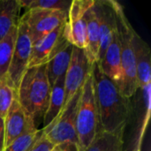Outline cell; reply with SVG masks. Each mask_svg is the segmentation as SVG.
I'll return each mask as SVG.
<instances>
[{"label":"cell","instance_id":"obj_6","mask_svg":"<svg viewBox=\"0 0 151 151\" xmlns=\"http://www.w3.org/2000/svg\"><path fill=\"white\" fill-rule=\"evenodd\" d=\"M32 44L26 19L24 16H22L19 18L17 25V36L14 43L12 61L6 75L7 82L15 90V92L17 91L24 73L28 68Z\"/></svg>","mask_w":151,"mask_h":151},{"label":"cell","instance_id":"obj_20","mask_svg":"<svg viewBox=\"0 0 151 151\" xmlns=\"http://www.w3.org/2000/svg\"><path fill=\"white\" fill-rule=\"evenodd\" d=\"M16 36L17 26L0 41V80L6 79L7 72L12 61Z\"/></svg>","mask_w":151,"mask_h":151},{"label":"cell","instance_id":"obj_3","mask_svg":"<svg viewBox=\"0 0 151 151\" xmlns=\"http://www.w3.org/2000/svg\"><path fill=\"white\" fill-rule=\"evenodd\" d=\"M114 8L116 13L117 31L120 46L121 68L123 74L119 90L126 97L131 99L138 89L136 65L132 45V31L134 27L127 18L123 6L114 1Z\"/></svg>","mask_w":151,"mask_h":151},{"label":"cell","instance_id":"obj_21","mask_svg":"<svg viewBox=\"0 0 151 151\" xmlns=\"http://www.w3.org/2000/svg\"><path fill=\"white\" fill-rule=\"evenodd\" d=\"M21 8L27 11L32 9L57 10L68 12L72 0H19Z\"/></svg>","mask_w":151,"mask_h":151},{"label":"cell","instance_id":"obj_18","mask_svg":"<svg viewBox=\"0 0 151 151\" xmlns=\"http://www.w3.org/2000/svg\"><path fill=\"white\" fill-rule=\"evenodd\" d=\"M65 105V76L59 77L50 88L47 109L43 114V127L50 126L61 113Z\"/></svg>","mask_w":151,"mask_h":151},{"label":"cell","instance_id":"obj_17","mask_svg":"<svg viewBox=\"0 0 151 151\" xmlns=\"http://www.w3.org/2000/svg\"><path fill=\"white\" fill-rule=\"evenodd\" d=\"M126 127L114 132L98 131L85 151H124V133Z\"/></svg>","mask_w":151,"mask_h":151},{"label":"cell","instance_id":"obj_5","mask_svg":"<svg viewBox=\"0 0 151 151\" xmlns=\"http://www.w3.org/2000/svg\"><path fill=\"white\" fill-rule=\"evenodd\" d=\"M81 90L64 106L58 117L50 126L42 129L46 138L54 146L63 148L73 146L75 148V150L78 151L79 144L75 130V115Z\"/></svg>","mask_w":151,"mask_h":151},{"label":"cell","instance_id":"obj_22","mask_svg":"<svg viewBox=\"0 0 151 151\" xmlns=\"http://www.w3.org/2000/svg\"><path fill=\"white\" fill-rule=\"evenodd\" d=\"M40 134L41 130L36 128L35 123L32 124L20 137L16 139L4 151H28L38 139Z\"/></svg>","mask_w":151,"mask_h":151},{"label":"cell","instance_id":"obj_24","mask_svg":"<svg viewBox=\"0 0 151 151\" xmlns=\"http://www.w3.org/2000/svg\"><path fill=\"white\" fill-rule=\"evenodd\" d=\"M142 89V94H143V101H144V105H145V109H146V113L144 115V119H143V122L141 127V131H140V135L138 138V142L136 146L141 147L142 143V140L146 132V128L149 123V120L150 119V111H151V84L147 85L146 87H144Z\"/></svg>","mask_w":151,"mask_h":151},{"label":"cell","instance_id":"obj_16","mask_svg":"<svg viewBox=\"0 0 151 151\" xmlns=\"http://www.w3.org/2000/svg\"><path fill=\"white\" fill-rule=\"evenodd\" d=\"M73 49V46L66 40L60 50L46 64L47 77L50 88L59 77L65 76L71 60Z\"/></svg>","mask_w":151,"mask_h":151},{"label":"cell","instance_id":"obj_9","mask_svg":"<svg viewBox=\"0 0 151 151\" xmlns=\"http://www.w3.org/2000/svg\"><path fill=\"white\" fill-rule=\"evenodd\" d=\"M92 66L93 65L89 63L84 50L73 46L71 60L65 74V105L81 89L91 73Z\"/></svg>","mask_w":151,"mask_h":151},{"label":"cell","instance_id":"obj_28","mask_svg":"<svg viewBox=\"0 0 151 151\" xmlns=\"http://www.w3.org/2000/svg\"><path fill=\"white\" fill-rule=\"evenodd\" d=\"M134 151H141V147L136 146V147H135V149L134 150Z\"/></svg>","mask_w":151,"mask_h":151},{"label":"cell","instance_id":"obj_13","mask_svg":"<svg viewBox=\"0 0 151 151\" xmlns=\"http://www.w3.org/2000/svg\"><path fill=\"white\" fill-rule=\"evenodd\" d=\"M132 45L134 53L138 88L151 84V52L149 44L133 29Z\"/></svg>","mask_w":151,"mask_h":151},{"label":"cell","instance_id":"obj_25","mask_svg":"<svg viewBox=\"0 0 151 151\" xmlns=\"http://www.w3.org/2000/svg\"><path fill=\"white\" fill-rule=\"evenodd\" d=\"M54 145L46 138L42 131L41 130V134L38 139L35 141L34 145L28 151H50L53 149Z\"/></svg>","mask_w":151,"mask_h":151},{"label":"cell","instance_id":"obj_11","mask_svg":"<svg viewBox=\"0 0 151 151\" xmlns=\"http://www.w3.org/2000/svg\"><path fill=\"white\" fill-rule=\"evenodd\" d=\"M99 21V62L104 57L117 27L113 0H96Z\"/></svg>","mask_w":151,"mask_h":151},{"label":"cell","instance_id":"obj_14","mask_svg":"<svg viewBox=\"0 0 151 151\" xmlns=\"http://www.w3.org/2000/svg\"><path fill=\"white\" fill-rule=\"evenodd\" d=\"M101 72L111 80L119 88L122 82V68L120 58V46L117 27L113 32L111 42L99 62H96Z\"/></svg>","mask_w":151,"mask_h":151},{"label":"cell","instance_id":"obj_10","mask_svg":"<svg viewBox=\"0 0 151 151\" xmlns=\"http://www.w3.org/2000/svg\"><path fill=\"white\" fill-rule=\"evenodd\" d=\"M65 26V23L32 44L28 68L46 65L60 50L66 41Z\"/></svg>","mask_w":151,"mask_h":151},{"label":"cell","instance_id":"obj_8","mask_svg":"<svg viewBox=\"0 0 151 151\" xmlns=\"http://www.w3.org/2000/svg\"><path fill=\"white\" fill-rule=\"evenodd\" d=\"M95 0H73L65 26V37L74 47L85 50L87 45L86 12Z\"/></svg>","mask_w":151,"mask_h":151},{"label":"cell","instance_id":"obj_15","mask_svg":"<svg viewBox=\"0 0 151 151\" xmlns=\"http://www.w3.org/2000/svg\"><path fill=\"white\" fill-rule=\"evenodd\" d=\"M87 24V45L85 54L91 65L98 61L99 52V21L96 0L93 5L86 12Z\"/></svg>","mask_w":151,"mask_h":151},{"label":"cell","instance_id":"obj_7","mask_svg":"<svg viewBox=\"0 0 151 151\" xmlns=\"http://www.w3.org/2000/svg\"><path fill=\"white\" fill-rule=\"evenodd\" d=\"M67 13L57 10L32 9L23 15L28 28L32 43L40 40L67 20Z\"/></svg>","mask_w":151,"mask_h":151},{"label":"cell","instance_id":"obj_1","mask_svg":"<svg viewBox=\"0 0 151 151\" xmlns=\"http://www.w3.org/2000/svg\"><path fill=\"white\" fill-rule=\"evenodd\" d=\"M96 103L99 118V131L114 132L126 127L132 113V104L119 87L100 70L97 63L92 66Z\"/></svg>","mask_w":151,"mask_h":151},{"label":"cell","instance_id":"obj_12","mask_svg":"<svg viewBox=\"0 0 151 151\" xmlns=\"http://www.w3.org/2000/svg\"><path fill=\"white\" fill-rule=\"evenodd\" d=\"M4 121V149L10 146L16 139L20 137L32 124H35V119L26 113L16 98L10 107Z\"/></svg>","mask_w":151,"mask_h":151},{"label":"cell","instance_id":"obj_27","mask_svg":"<svg viewBox=\"0 0 151 151\" xmlns=\"http://www.w3.org/2000/svg\"><path fill=\"white\" fill-rule=\"evenodd\" d=\"M50 151H67L65 148L63 147H60V146H54L53 149Z\"/></svg>","mask_w":151,"mask_h":151},{"label":"cell","instance_id":"obj_4","mask_svg":"<svg viewBox=\"0 0 151 151\" xmlns=\"http://www.w3.org/2000/svg\"><path fill=\"white\" fill-rule=\"evenodd\" d=\"M75 130L79 144L78 151H85L99 131L92 70L81 90L75 115Z\"/></svg>","mask_w":151,"mask_h":151},{"label":"cell","instance_id":"obj_26","mask_svg":"<svg viewBox=\"0 0 151 151\" xmlns=\"http://www.w3.org/2000/svg\"><path fill=\"white\" fill-rule=\"evenodd\" d=\"M4 150V121L0 118V151Z\"/></svg>","mask_w":151,"mask_h":151},{"label":"cell","instance_id":"obj_2","mask_svg":"<svg viewBox=\"0 0 151 151\" xmlns=\"http://www.w3.org/2000/svg\"><path fill=\"white\" fill-rule=\"evenodd\" d=\"M46 65L27 68L16 91V99L32 119L44 114L50 95Z\"/></svg>","mask_w":151,"mask_h":151},{"label":"cell","instance_id":"obj_19","mask_svg":"<svg viewBox=\"0 0 151 151\" xmlns=\"http://www.w3.org/2000/svg\"><path fill=\"white\" fill-rule=\"evenodd\" d=\"M20 8L19 0H0V41L18 25Z\"/></svg>","mask_w":151,"mask_h":151},{"label":"cell","instance_id":"obj_23","mask_svg":"<svg viewBox=\"0 0 151 151\" xmlns=\"http://www.w3.org/2000/svg\"><path fill=\"white\" fill-rule=\"evenodd\" d=\"M15 98L16 92L9 85L6 79L0 80V118H5Z\"/></svg>","mask_w":151,"mask_h":151}]
</instances>
